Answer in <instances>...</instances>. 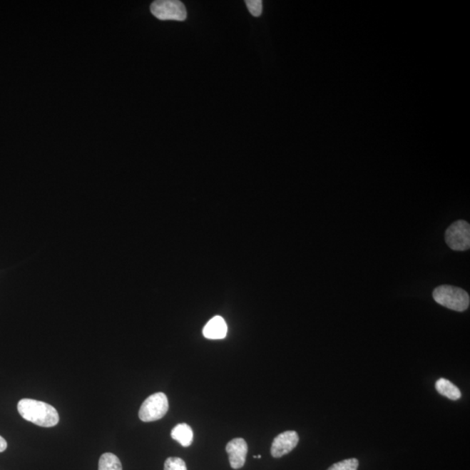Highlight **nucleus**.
<instances>
[{
  "label": "nucleus",
  "instance_id": "nucleus-1",
  "mask_svg": "<svg viewBox=\"0 0 470 470\" xmlns=\"http://www.w3.org/2000/svg\"><path fill=\"white\" fill-rule=\"evenodd\" d=\"M18 410L25 420L45 428L56 426L59 421L57 410L53 406L34 399H22L19 402Z\"/></svg>",
  "mask_w": 470,
  "mask_h": 470
},
{
  "label": "nucleus",
  "instance_id": "nucleus-2",
  "mask_svg": "<svg viewBox=\"0 0 470 470\" xmlns=\"http://www.w3.org/2000/svg\"><path fill=\"white\" fill-rule=\"evenodd\" d=\"M433 298L441 306L457 312H464L469 309V295L460 287L441 285L433 292Z\"/></svg>",
  "mask_w": 470,
  "mask_h": 470
},
{
  "label": "nucleus",
  "instance_id": "nucleus-3",
  "mask_svg": "<svg viewBox=\"0 0 470 470\" xmlns=\"http://www.w3.org/2000/svg\"><path fill=\"white\" fill-rule=\"evenodd\" d=\"M151 13L160 21H184L188 16L184 4L178 0H157L151 5Z\"/></svg>",
  "mask_w": 470,
  "mask_h": 470
},
{
  "label": "nucleus",
  "instance_id": "nucleus-4",
  "mask_svg": "<svg viewBox=\"0 0 470 470\" xmlns=\"http://www.w3.org/2000/svg\"><path fill=\"white\" fill-rule=\"evenodd\" d=\"M168 397L165 394H153L142 404L139 417L145 422L160 420L168 413Z\"/></svg>",
  "mask_w": 470,
  "mask_h": 470
},
{
  "label": "nucleus",
  "instance_id": "nucleus-5",
  "mask_svg": "<svg viewBox=\"0 0 470 470\" xmlns=\"http://www.w3.org/2000/svg\"><path fill=\"white\" fill-rule=\"evenodd\" d=\"M445 240L454 251H466L470 247V226L466 220H457L445 233Z\"/></svg>",
  "mask_w": 470,
  "mask_h": 470
},
{
  "label": "nucleus",
  "instance_id": "nucleus-6",
  "mask_svg": "<svg viewBox=\"0 0 470 470\" xmlns=\"http://www.w3.org/2000/svg\"><path fill=\"white\" fill-rule=\"evenodd\" d=\"M299 442L298 434L295 431H285L275 438L271 447V455L275 458L282 457L290 453Z\"/></svg>",
  "mask_w": 470,
  "mask_h": 470
},
{
  "label": "nucleus",
  "instance_id": "nucleus-7",
  "mask_svg": "<svg viewBox=\"0 0 470 470\" xmlns=\"http://www.w3.org/2000/svg\"><path fill=\"white\" fill-rule=\"evenodd\" d=\"M231 467L234 469H242L246 463L248 448L246 441L242 438H235L229 441L226 447Z\"/></svg>",
  "mask_w": 470,
  "mask_h": 470
},
{
  "label": "nucleus",
  "instance_id": "nucleus-8",
  "mask_svg": "<svg viewBox=\"0 0 470 470\" xmlns=\"http://www.w3.org/2000/svg\"><path fill=\"white\" fill-rule=\"evenodd\" d=\"M228 326L220 316H215L209 321L203 329L204 337L210 339H220L227 337Z\"/></svg>",
  "mask_w": 470,
  "mask_h": 470
},
{
  "label": "nucleus",
  "instance_id": "nucleus-9",
  "mask_svg": "<svg viewBox=\"0 0 470 470\" xmlns=\"http://www.w3.org/2000/svg\"><path fill=\"white\" fill-rule=\"evenodd\" d=\"M171 436L183 447H189L193 444V432L191 426L188 424H180L175 426L172 430Z\"/></svg>",
  "mask_w": 470,
  "mask_h": 470
},
{
  "label": "nucleus",
  "instance_id": "nucleus-10",
  "mask_svg": "<svg viewBox=\"0 0 470 470\" xmlns=\"http://www.w3.org/2000/svg\"><path fill=\"white\" fill-rule=\"evenodd\" d=\"M436 389L441 396L447 397L452 401H457L461 397L459 389L447 379L441 378L436 383Z\"/></svg>",
  "mask_w": 470,
  "mask_h": 470
},
{
  "label": "nucleus",
  "instance_id": "nucleus-11",
  "mask_svg": "<svg viewBox=\"0 0 470 470\" xmlns=\"http://www.w3.org/2000/svg\"><path fill=\"white\" fill-rule=\"evenodd\" d=\"M98 470H123L120 459L112 453H105L98 461Z\"/></svg>",
  "mask_w": 470,
  "mask_h": 470
},
{
  "label": "nucleus",
  "instance_id": "nucleus-12",
  "mask_svg": "<svg viewBox=\"0 0 470 470\" xmlns=\"http://www.w3.org/2000/svg\"><path fill=\"white\" fill-rule=\"evenodd\" d=\"M358 466L359 461L355 458H351L332 465L327 470H357Z\"/></svg>",
  "mask_w": 470,
  "mask_h": 470
},
{
  "label": "nucleus",
  "instance_id": "nucleus-13",
  "mask_svg": "<svg viewBox=\"0 0 470 470\" xmlns=\"http://www.w3.org/2000/svg\"><path fill=\"white\" fill-rule=\"evenodd\" d=\"M164 470H188V468L181 458L169 457L165 461Z\"/></svg>",
  "mask_w": 470,
  "mask_h": 470
},
{
  "label": "nucleus",
  "instance_id": "nucleus-14",
  "mask_svg": "<svg viewBox=\"0 0 470 470\" xmlns=\"http://www.w3.org/2000/svg\"><path fill=\"white\" fill-rule=\"evenodd\" d=\"M246 5L248 11L254 17H260L262 14V0H247Z\"/></svg>",
  "mask_w": 470,
  "mask_h": 470
},
{
  "label": "nucleus",
  "instance_id": "nucleus-15",
  "mask_svg": "<svg viewBox=\"0 0 470 470\" xmlns=\"http://www.w3.org/2000/svg\"><path fill=\"white\" fill-rule=\"evenodd\" d=\"M7 448V442L2 436H0V453L5 451Z\"/></svg>",
  "mask_w": 470,
  "mask_h": 470
}]
</instances>
